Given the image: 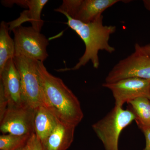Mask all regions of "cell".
Segmentation results:
<instances>
[{"instance_id": "8", "label": "cell", "mask_w": 150, "mask_h": 150, "mask_svg": "<svg viewBox=\"0 0 150 150\" xmlns=\"http://www.w3.org/2000/svg\"><path fill=\"white\" fill-rule=\"evenodd\" d=\"M34 109L26 104L8 105L0 120V131L3 134L31 136L34 134Z\"/></svg>"}, {"instance_id": "16", "label": "cell", "mask_w": 150, "mask_h": 150, "mask_svg": "<svg viewBox=\"0 0 150 150\" xmlns=\"http://www.w3.org/2000/svg\"><path fill=\"white\" fill-rule=\"evenodd\" d=\"M31 136L2 134L0 136V150H16L25 145Z\"/></svg>"}, {"instance_id": "15", "label": "cell", "mask_w": 150, "mask_h": 150, "mask_svg": "<svg viewBox=\"0 0 150 150\" xmlns=\"http://www.w3.org/2000/svg\"><path fill=\"white\" fill-rule=\"evenodd\" d=\"M135 115V121L139 129L150 126V100L146 97H139L127 103Z\"/></svg>"}, {"instance_id": "4", "label": "cell", "mask_w": 150, "mask_h": 150, "mask_svg": "<svg viewBox=\"0 0 150 150\" xmlns=\"http://www.w3.org/2000/svg\"><path fill=\"white\" fill-rule=\"evenodd\" d=\"M13 59L20 76L23 102L34 109L43 105L38 70V61L23 56H16Z\"/></svg>"}, {"instance_id": "23", "label": "cell", "mask_w": 150, "mask_h": 150, "mask_svg": "<svg viewBox=\"0 0 150 150\" xmlns=\"http://www.w3.org/2000/svg\"><path fill=\"white\" fill-rule=\"evenodd\" d=\"M150 100V98H149Z\"/></svg>"}, {"instance_id": "12", "label": "cell", "mask_w": 150, "mask_h": 150, "mask_svg": "<svg viewBox=\"0 0 150 150\" xmlns=\"http://www.w3.org/2000/svg\"><path fill=\"white\" fill-rule=\"evenodd\" d=\"M76 127L58 121L50 135L41 142L43 150H67L72 144Z\"/></svg>"}, {"instance_id": "22", "label": "cell", "mask_w": 150, "mask_h": 150, "mask_svg": "<svg viewBox=\"0 0 150 150\" xmlns=\"http://www.w3.org/2000/svg\"><path fill=\"white\" fill-rule=\"evenodd\" d=\"M143 3L146 8L150 11V0H144Z\"/></svg>"}, {"instance_id": "1", "label": "cell", "mask_w": 150, "mask_h": 150, "mask_svg": "<svg viewBox=\"0 0 150 150\" xmlns=\"http://www.w3.org/2000/svg\"><path fill=\"white\" fill-rule=\"evenodd\" d=\"M38 70L43 106L59 121L76 127L83 117L77 97L62 79L47 71L43 62L38 61Z\"/></svg>"}, {"instance_id": "17", "label": "cell", "mask_w": 150, "mask_h": 150, "mask_svg": "<svg viewBox=\"0 0 150 150\" xmlns=\"http://www.w3.org/2000/svg\"><path fill=\"white\" fill-rule=\"evenodd\" d=\"M8 106V101L4 93L2 87L0 85V120L3 118Z\"/></svg>"}, {"instance_id": "6", "label": "cell", "mask_w": 150, "mask_h": 150, "mask_svg": "<svg viewBox=\"0 0 150 150\" xmlns=\"http://www.w3.org/2000/svg\"><path fill=\"white\" fill-rule=\"evenodd\" d=\"M119 0H64L56 12L66 14L76 20L88 23L96 21L105 10Z\"/></svg>"}, {"instance_id": "5", "label": "cell", "mask_w": 150, "mask_h": 150, "mask_svg": "<svg viewBox=\"0 0 150 150\" xmlns=\"http://www.w3.org/2000/svg\"><path fill=\"white\" fill-rule=\"evenodd\" d=\"M14 33L15 56H23L43 62L48 57L49 40L31 27L19 26L12 30ZM14 56V57H15Z\"/></svg>"}, {"instance_id": "13", "label": "cell", "mask_w": 150, "mask_h": 150, "mask_svg": "<svg viewBox=\"0 0 150 150\" xmlns=\"http://www.w3.org/2000/svg\"><path fill=\"white\" fill-rule=\"evenodd\" d=\"M58 121L57 118L43 105H40L34 109V134L40 142H43L50 135Z\"/></svg>"}, {"instance_id": "20", "label": "cell", "mask_w": 150, "mask_h": 150, "mask_svg": "<svg viewBox=\"0 0 150 150\" xmlns=\"http://www.w3.org/2000/svg\"><path fill=\"white\" fill-rule=\"evenodd\" d=\"M135 48H137L143 54L150 56V44L144 46H141L139 44L137 43L135 44Z\"/></svg>"}, {"instance_id": "21", "label": "cell", "mask_w": 150, "mask_h": 150, "mask_svg": "<svg viewBox=\"0 0 150 150\" xmlns=\"http://www.w3.org/2000/svg\"><path fill=\"white\" fill-rule=\"evenodd\" d=\"M16 150H30V146L29 140L27 143L24 146L21 147Z\"/></svg>"}, {"instance_id": "19", "label": "cell", "mask_w": 150, "mask_h": 150, "mask_svg": "<svg viewBox=\"0 0 150 150\" xmlns=\"http://www.w3.org/2000/svg\"><path fill=\"white\" fill-rule=\"evenodd\" d=\"M142 130L146 139V146L144 150H150V126L142 127Z\"/></svg>"}, {"instance_id": "7", "label": "cell", "mask_w": 150, "mask_h": 150, "mask_svg": "<svg viewBox=\"0 0 150 150\" xmlns=\"http://www.w3.org/2000/svg\"><path fill=\"white\" fill-rule=\"evenodd\" d=\"M134 77L150 80V56L136 48L134 53L115 65L105 78V83Z\"/></svg>"}, {"instance_id": "3", "label": "cell", "mask_w": 150, "mask_h": 150, "mask_svg": "<svg viewBox=\"0 0 150 150\" xmlns=\"http://www.w3.org/2000/svg\"><path fill=\"white\" fill-rule=\"evenodd\" d=\"M135 120L129 108L115 106L110 112L92 125L93 129L101 140L105 150H118V142L122 131Z\"/></svg>"}, {"instance_id": "10", "label": "cell", "mask_w": 150, "mask_h": 150, "mask_svg": "<svg viewBox=\"0 0 150 150\" xmlns=\"http://www.w3.org/2000/svg\"><path fill=\"white\" fill-rule=\"evenodd\" d=\"M0 81L8 106L25 104L22 96L20 76L13 59L9 60L0 72Z\"/></svg>"}, {"instance_id": "18", "label": "cell", "mask_w": 150, "mask_h": 150, "mask_svg": "<svg viewBox=\"0 0 150 150\" xmlns=\"http://www.w3.org/2000/svg\"><path fill=\"white\" fill-rule=\"evenodd\" d=\"M29 143L30 150H43L41 142L35 134H32L30 138Z\"/></svg>"}, {"instance_id": "11", "label": "cell", "mask_w": 150, "mask_h": 150, "mask_svg": "<svg viewBox=\"0 0 150 150\" xmlns=\"http://www.w3.org/2000/svg\"><path fill=\"white\" fill-rule=\"evenodd\" d=\"M48 0H21L20 6L29 9L23 11L17 19L11 22L8 23L9 30L21 25L23 23L29 22L32 27L40 32L43 25L41 18V13L44 6L48 3Z\"/></svg>"}, {"instance_id": "9", "label": "cell", "mask_w": 150, "mask_h": 150, "mask_svg": "<svg viewBox=\"0 0 150 150\" xmlns=\"http://www.w3.org/2000/svg\"><path fill=\"white\" fill-rule=\"evenodd\" d=\"M102 86L112 92L115 106L123 107L124 103L138 98H150V80L127 78L111 83H105Z\"/></svg>"}, {"instance_id": "14", "label": "cell", "mask_w": 150, "mask_h": 150, "mask_svg": "<svg viewBox=\"0 0 150 150\" xmlns=\"http://www.w3.org/2000/svg\"><path fill=\"white\" fill-rule=\"evenodd\" d=\"M9 30L8 23L2 21L0 25V72L6 62L15 56L14 41L9 34Z\"/></svg>"}, {"instance_id": "2", "label": "cell", "mask_w": 150, "mask_h": 150, "mask_svg": "<svg viewBox=\"0 0 150 150\" xmlns=\"http://www.w3.org/2000/svg\"><path fill=\"white\" fill-rule=\"evenodd\" d=\"M64 15L68 19L66 24L74 30L83 40L85 45V51L73 68L56 71L64 72L78 70L90 61L92 63L94 68L98 69L100 65L99 51L104 50L111 54L115 51V48L109 44V40L110 35L115 32L116 27L114 25H104L103 16L95 21L86 23L74 19L66 14Z\"/></svg>"}]
</instances>
